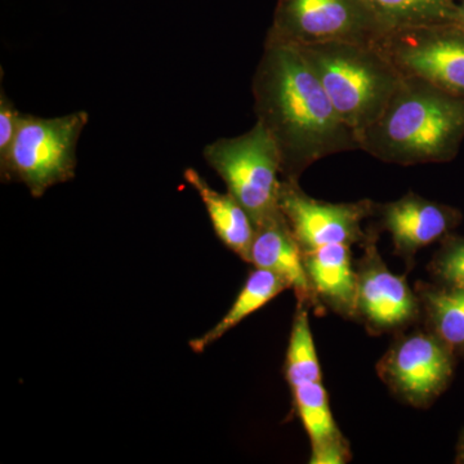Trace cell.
<instances>
[{
  "label": "cell",
  "instance_id": "obj_4",
  "mask_svg": "<svg viewBox=\"0 0 464 464\" xmlns=\"http://www.w3.org/2000/svg\"><path fill=\"white\" fill-rule=\"evenodd\" d=\"M90 115L72 112L57 118L23 114L16 139L0 161L2 182L23 183L34 198L72 181L78 166V143Z\"/></svg>",
  "mask_w": 464,
  "mask_h": 464
},
{
  "label": "cell",
  "instance_id": "obj_17",
  "mask_svg": "<svg viewBox=\"0 0 464 464\" xmlns=\"http://www.w3.org/2000/svg\"><path fill=\"white\" fill-rule=\"evenodd\" d=\"M386 29L458 24L459 0H364Z\"/></svg>",
  "mask_w": 464,
  "mask_h": 464
},
{
  "label": "cell",
  "instance_id": "obj_15",
  "mask_svg": "<svg viewBox=\"0 0 464 464\" xmlns=\"http://www.w3.org/2000/svg\"><path fill=\"white\" fill-rule=\"evenodd\" d=\"M420 325L457 357L464 359V288L417 282Z\"/></svg>",
  "mask_w": 464,
  "mask_h": 464
},
{
  "label": "cell",
  "instance_id": "obj_23",
  "mask_svg": "<svg viewBox=\"0 0 464 464\" xmlns=\"http://www.w3.org/2000/svg\"><path fill=\"white\" fill-rule=\"evenodd\" d=\"M456 449V460L454 462L464 464V429L460 432L459 439H458Z\"/></svg>",
  "mask_w": 464,
  "mask_h": 464
},
{
  "label": "cell",
  "instance_id": "obj_8",
  "mask_svg": "<svg viewBox=\"0 0 464 464\" xmlns=\"http://www.w3.org/2000/svg\"><path fill=\"white\" fill-rule=\"evenodd\" d=\"M375 45L402 76L464 97V27L441 24L391 30Z\"/></svg>",
  "mask_w": 464,
  "mask_h": 464
},
{
  "label": "cell",
  "instance_id": "obj_14",
  "mask_svg": "<svg viewBox=\"0 0 464 464\" xmlns=\"http://www.w3.org/2000/svg\"><path fill=\"white\" fill-rule=\"evenodd\" d=\"M183 176L206 206L213 230L221 243L249 264L250 248L256 235V226L249 213L228 192L222 194L210 188L207 179L194 168L186 169Z\"/></svg>",
  "mask_w": 464,
  "mask_h": 464
},
{
  "label": "cell",
  "instance_id": "obj_13",
  "mask_svg": "<svg viewBox=\"0 0 464 464\" xmlns=\"http://www.w3.org/2000/svg\"><path fill=\"white\" fill-rule=\"evenodd\" d=\"M348 244H326L304 252L311 288L323 310L355 320L357 279Z\"/></svg>",
  "mask_w": 464,
  "mask_h": 464
},
{
  "label": "cell",
  "instance_id": "obj_7",
  "mask_svg": "<svg viewBox=\"0 0 464 464\" xmlns=\"http://www.w3.org/2000/svg\"><path fill=\"white\" fill-rule=\"evenodd\" d=\"M458 357L420 324L398 333L377 362V374L393 396L417 409L430 408L449 389Z\"/></svg>",
  "mask_w": 464,
  "mask_h": 464
},
{
  "label": "cell",
  "instance_id": "obj_5",
  "mask_svg": "<svg viewBox=\"0 0 464 464\" xmlns=\"http://www.w3.org/2000/svg\"><path fill=\"white\" fill-rule=\"evenodd\" d=\"M203 157L231 194L249 213L256 227L279 215L282 160L279 150L264 125L244 134L209 143Z\"/></svg>",
  "mask_w": 464,
  "mask_h": 464
},
{
  "label": "cell",
  "instance_id": "obj_24",
  "mask_svg": "<svg viewBox=\"0 0 464 464\" xmlns=\"http://www.w3.org/2000/svg\"><path fill=\"white\" fill-rule=\"evenodd\" d=\"M457 25L464 27V0H459V16Z\"/></svg>",
  "mask_w": 464,
  "mask_h": 464
},
{
  "label": "cell",
  "instance_id": "obj_6",
  "mask_svg": "<svg viewBox=\"0 0 464 464\" xmlns=\"http://www.w3.org/2000/svg\"><path fill=\"white\" fill-rule=\"evenodd\" d=\"M387 33L364 0H277L265 41L295 47L331 42L377 44Z\"/></svg>",
  "mask_w": 464,
  "mask_h": 464
},
{
  "label": "cell",
  "instance_id": "obj_21",
  "mask_svg": "<svg viewBox=\"0 0 464 464\" xmlns=\"http://www.w3.org/2000/svg\"><path fill=\"white\" fill-rule=\"evenodd\" d=\"M21 115L23 114L18 111L2 88L0 91V161L5 160L11 151L18 127H20Z\"/></svg>",
  "mask_w": 464,
  "mask_h": 464
},
{
  "label": "cell",
  "instance_id": "obj_19",
  "mask_svg": "<svg viewBox=\"0 0 464 464\" xmlns=\"http://www.w3.org/2000/svg\"><path fill=\"white\" fill-rule=\"evenodd\" d=\"M299 420L306 430L311 445L342 435L329 405L328 392L323 382L302 384L292 390Z\"/></svg>",
  "mask_w": 464,
  "mask_h": 464
},
{
  "label": "cell",
  "instance_id": "obj_9",
  "mask_svg": "<svg viewBox=\"0 0 464 464\" xmlns=\"http://www.w3.org/2000/svg\"><path fill=\"white\" fill-rule=\"evenodd\" d=\"M380 231L369 226L362 244V256L355 265L357 292L355 322L371 335L398 334L420 323L417 293L406 276L393 274L384 264L377 243Z\"/></svg>",
  "mask_w": 464,
  "mask_h": 464
},
{
  "label": "cell",
  "instance_id": "obj_2",
  "mask_svg": "<svg viewBox=\"0 0 464 464\" xmlns=\"http://www.w3.org/2000/svg\"><path fill=\"white\" fill-rule=\"evenodd\" d=\"M463 140L464 97L404 76L359 145L378 160L408 167L454 160Z\"/></svg>",
  "mask_w": 464,
  "mask_h": 464
},
{
  "label": "cell",
  "instance_id": "obj_20",
  "mask_svg": "<svg viewBox=\"0 0 464 464\" xmlns=\"http://www.w3.org/2000/svg\"><path fill=\"white\" fill-rule=\"evenodd\" d=\"M429 271L435 283L464 288V237L451 232L440 241Z\"/></svg>",
  "mask_w": 464,
  "mask_h": 464
},
{
  "label": "cell",
  "instance_id": "obj_22",
  "mask_svg": "<svg viewBox=\"0 0 464 464\" xmlns=\"http://www.w3.org/2000/svg\"><path fill=\"white\" fill-rule=\"evenodd\" d=\"M311 464H346L353 458L350 444L343 435L311 445Z\"/></svg>",
  "mask_w": 464,
  "mask_h": 464
},
{
  "label": "cell",
  "instance_id": "obj_10",
  "mask_svg": "<svg viewBox=\"0 0 464 464\" xmlns=\"http://www.w3.org/2000/svg\"><path fill=\"white\" fill-rule=\"evenodd\" d=\"M279 207L302 252L335 243L362 246L368 237L362 222L373 218L375 212L373 200L328 203L314 199L299 181L289 179L280 186Z\"/></svg>",
  "mask_w": 464,
  "mask_h": 464
},
{
  "label": "cell",
  "instance_id": "obj_16",
  "mask_svg": "<svg viewBox=\"0 0 464 464\" xmlns=\"http://www.w3.org/2000/svg\"><path fill=\"white\" fill-rule=\"evenodd\" d=\"M286 289H290V285L279 275L255 268L249 274L230 310L210 331L190 341L191 350L197 353H204L215 342L221 340L226 333L239 325L252 314L257 313L259 308L265 307Z\"/></svg>",
  "mask_w": 464,
  "mask_h": 464
},
{
  "label": "cell",
  "instance_id": "obj_11",
  "mask_svg": "<svg viewBox=\"0 0 464 464\" xmlns=\"http://www.w3.org/2000/svg\"><path fill=\"white\" fill-rule=\"evenodd\" d=\"M375 228L389 232L393 253L411 270L415 256L426 246L440 243L462 224L463 215L456 207L426 199L415 192L390 203H375Z\"/></svg>",
  "mask_w": 464,
  "mask_h": 464
},
{
  "label": "cell",
  "instance_id": "obj_12",
  "mask_svg": "<svg viewBox=\"0 0 464 464\" xmlns=\"http://www.w3.org/2000/svg\"><path fill=\"white\" fill-rule=\"evenodd\" d=\"M249 264L279 275L295 290L297 304L324 313L308 280L304 252L282 212L256 227Z\"/></svg>",
  "mask_w": 464,
  "mask_h": 464
},
{
  "label": "cell",
  "instance_id": "obj_1",
  "mask_svg": "<svg viewBox=\"0 0 464 464\" xmlns=\"http://www.w3.org/2000/svg\"><path fill=\"white\" fill-rule=\"evenodd\" d=\"M252 92L257 121L279 150L283 179L299 181L316 161L360 149L295 45L265 41Z\"/></svg>",
  "mask_w": 464,
  "mask_h": 464
},
{
  "label": "cell",
  "instance_id": "obj_3",
  "mask_svg": "<svg viewBox=\"0 0 464 464\" xmlns=\"http://www.w3.org/2000/svg\"><path fill=\"white\" fill-rule=\"evenodd\" d=\"M298 48L357 139L380 118L404 78L375 44L331 42Z\"/></svg>",
  "mask_w": 464,
  "mask_h": 464
},
{
  "label": "cell",
  "instance_id": "obj_18",
  "mask_svg": "<svg viewBox=\"0 0 464 464\" xmlns=\"http://www.w3.org/2000/svg\"><path fill=\"white\" fill-rule=\"evenodd\" d=\"M308 311L310 307L306 304H297L290 332L284 377L292 390L302 384L322 382V368L311 332Z\"/></svg>",
  "mask_w": 464,
  "mask_h": 464
}]
</instances>
